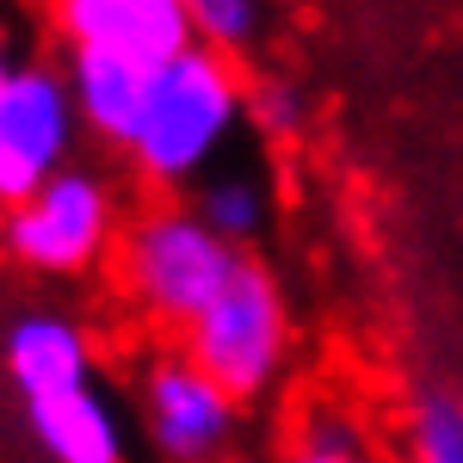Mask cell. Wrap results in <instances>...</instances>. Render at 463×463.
I'll return each instance as SVG.
<instances>
[{"instance_id":"2e32d148","label":"cell","mask_w":463,"mask_h":463,"mask_svg":"<svg viewBox=\"0 0 463 463\" xmlns=\"http://www.w3.org/2000/svg\"><path fill=\"white\" fill-rule=\"evenodd\" d=\"M19 62H25V56H19V32L0 19V87L13 80V69H19Z\"/></svg>"},{"instance_id":"52a82bcc","label":"cell","mask_w":463,"mask_h":463,"mask_svg":"<svg viewBox=\"0 0 463 463\" xmlns=\"http://www.w3.org/2000/svg\"><path fill=\"white\" fill-rule=\"evenodd\" d=\"M56 32L69 50H99V56H124L137 69L161 74L179 62L198 32H192V0H62Z\"/></svg>"},{"instance_id":"ba28073f","label":"cell","mask_w":463,"mask_h":463,"mask_svg":"<svg viewBox=\"0 0 463 463\" xmlns=\"http://www.w3.org/2000/svg\"><path fill=\"white\" fill-rule=\"evenodd\" d=\"M0 358H6V377H13V390L25 402L93 383V334L69 309H25V316H13Z\"/></svg>"},{"instance_id":"5b68a950","label":"cell","mask_w":463,"mask_h":463,"mask_svg":"<svg viewBox=\"0 0 463 463\" xmlns=\"http://www.w3.org/2000/svg\"><path fill=\"white\" fill-rule=\"evenodd\" d=\"M80 137L87 130L69 93V69L50 56H25L0 87V216L69 174Z\"/></svg>"},{"instance_id":"5bb4252c","label":"cell","mask_w":463,"mask_h":463,"mask_svg":"<svg viewBox=\"0 0 463 463\" xmlns=\"http://www.w3.org/2000/svg\"><path fill=\"white\" fill-rule=\"evenodd\" d=\"M316 118V99L303 80L290 74H253L248 80V124L266 137V143H297Z\"/></svg>"},{"instance_id":"7a4b0ae2","label":"cell","mask_w":463,"mask_h":463,"mask_svg":"<svg viewBox=\"0 0 463 463\" xmlns=\"http://www.w3.org/2000/svg\"><path fill=\"white\" fill-rule=\"evenodd\" d=\"M111 260H118V290L130 297V309L148 327L185 334L222 297V285L235 279L248 253L211 235V222L192 204H148L143 216H130Z\"/></svg>"},{"instance_id":"8fae6325","label":"cell","mask_w":463,"mask_h":463,"mask_svg":"<svg viewBox=\"0 0 463 463\" xmlns=\"http://www.w3.org/2000/svg\"><path fill=\"white\" fill-rule=\"evenodd\" d=\"M192 211L211 222V235H222L235 253H248L272 229V185H266L260 167H216L192 192Z\"/></svg>"},{"instance_id":"9c48e42d","label":"cell","mask_w":463,"mask_h":463,"mask_svg":"<svg viewBox=\"0 0 463 463\" xmlns=\"http://www.w3.org/2000/svg\"><path fill=\"white\" fill-rule=\"evenodd\" d=\"M25 427L50 463H130V420L99 383L25 402Z\"/></svg>"},{"instance_id":"4fadbf2b","label":"cell","mask_w":463,"mask_h":463,"mask_svg":"<svg viewBox=\"0 0 463 463\" xmlns=\"http://www.w3.org/2000/svg\"><path fill=\"white\" fill-rule=\"evenodd\" d=\"M279 463H383L377 458V445H371V432L358 427L353 414H340V408H309L297 432H290V445L279 451Z\"/></svg>"},{"instance_id":"9a60e30c","label":"cell","mask_w":463,"mask_h":463,"mask_svg":"<svg viewBox=\"0 0 463 463\" xmlns=\"http://www.w3.org/2000/svg\"><path fill=\"white\" fill-rule=\"evenodd\" d=\"M266 25H272V13L266 6H253V0H192V32L204 50L216 56H229V62H241L248 50L266 43Z\"/></svg>"},{"instance_id":"6da1fadb","label":"cell","mask_w":463,"mask_h":463,"mask_svg":"<svg viewBox=\"0 0 463 463\" xmlns=\"http://www.w3.org/2000/svg\"><path fill=\"white\" fill-rule=\"evenodd\" d=\"M248 80L253 74L229 56H216L204 43H192L179 62L148 80L143 124L130 137V167L155 192H179V185H204L222 167V155L235 143V130L248 124Z\"/></svg>"},{"instance_id":"30bf717a","label":"cell","mask_w":463,"mask_h":463,"mask_svg":"<svg viewBox=\"0 0 463 463\" xmlns=\"http://www.w3.org/2000/svg\"><path fill=\"white\" fill-rule=\"evenodd\" d=\"M62 69H69V93H74V111H80V130L99 137V143H111V148H130L155 74L137 69V62H124V56L69 50V43H62Z\"/></svg>"},{"instance_id":"277c9868","label":"cell","mask_w":463,"mask_h":463,"mask_svg":"<svg viewBox=\"0 0 463 463\" xmlns=\"http://www.w3.org/2000/svg\"><path fill=\"white\" fill-rule=\"evenodd\" d=\"M124 229L130 222H124V198L111 174L74 161L69 174H56L43 192L0 216V248L13 266H25L37 279H80L118 253Z\"/></svg>"},{"instance_id":"8992f818","label":"cell","mask_w":463,"mask_h":463,"mask_svg":"<svg viewBox=\"0 0 463 463\" xmlns=\"http://www.w3.org/2000/svg\"><path fill=\"white\" fill-rule=\"evenodd\" d=\"M241 427V402L211 383L192 358L155 353L137 377V432L161 463H211Z\"/></svg>"},{"instance_id":"7c38bea8","label":"cell","mask_w":463,"mask_h":463,"mask_svg":"<svg viewBox=\"0 0 463 463\" xmlns=\"http://www.w3.org/2000/svg\"><path fill=\"white\" fill-rule=\"evenodd\" d=\"M402 463H463V395L420 390L402 414Z\"/></svg>"},{"instance_id":"3957f363","label":"cell","mask_w":463,"mask_h":463,"mask_svg":"<svg viewBox=\"0 0 463 463\" xmlns=\"http://www.w3.org/2000/svg\"><path fill=\"white\" fill-rule=\"evenodd\" d=\"M179 353L192 358L211 383H222L241 408L266 402L285 383L290 353H297V321H290L285 285L248 253L235 266V279L222 285V297L179 334Z\"/></svg>"}]
</instances>
